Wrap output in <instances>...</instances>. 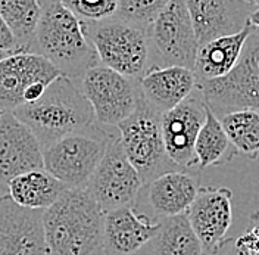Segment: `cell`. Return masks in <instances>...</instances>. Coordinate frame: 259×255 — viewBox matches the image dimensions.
Segmentation results:
<instances>
[{
  "instance_id": "1",
  "label": "cell",
  "mask_w": 259,
  "mask_h": 255,
  "mask_svg": "<svg viewBox=\"0 0 259 255\" xmlns=\"http://www.w3.org/2000/svg\"><path fill=\"white\" fill-rule=\"evenodd\" d=\"M49 255H105V212L87 188L65 189L43 211Z\"/></svg>"
},
{
  "instance_id": "2",
  "label": "cell",
  "mask_w": 259,
  "mask_h": 255,
  "mask_svg": "<svg viewBox=\"0 0 259 255\" xmlns=\"http://www.w3.org/2000/svg\"><path fill=\"white\" fill-rule=\"evenodd\" d=\"M41 16L35 34L34 53L41 55L62 76L77 83L84 72L100 64L96 49L82 22L61 0H38Z\"/></svg>"
},
{
  "instance_id": "3",
  "label": "cell",
  "mask_w": 259,
  "mask_h": 255,
  "mask_svg": "<svg viewBox=\"0 0 259 255\" xmlns=\"http://www.w3.org/2000/svg\"><path fill=\"white\" fill-rule=\"evenodd\" d=\"M14 114L35 134L43 151L66 134L96 123L90 102L66 76H59L38 100L16 108Z\"/></svg>"
},
{
  "instance_id": "4",
  "label": "cell",
  "mask_w": 259,
  "mask_h": 255,
  "mask_svg": "<svg viewBox=\"0 0 259 255\" xmlns=\"http://www.w3.org/2000/svg\"><path fill=\"white\" fill-rule=\"evenodd\" d=\"M81 22L102 65L134 80H140L152 66L146 28L116 16L96 22Z\"/></svg>"
},
{
  "instance_id": "5",
  "label": "cell",
  "mask_w": 259,
  "mask_h": 255,
  "mask_svg": "<svg viewBox=\"0 0 259 255\" xmlns=\"http://www.w3.org/2000/svg\"><path fill=\"white\" fill-rule=\"evenodd\" d=\"M113 136L97 123L66 134L43 151L45 170L68 189L85 188Z\"/></svg>"
},
{
  "instance_id": "6",
  "label": "cell",
  "mask_w": 259,
  "mask_h": 255,
  "mask_svg": "<svg viewBox=\"0 0 259 255\" xmlns=\"http://www.w3.org/2000/svg\"><path fill=\"white\" fill-rule=\"evenodd\" d=\"M161 118L142 96L136 111L116 126L124 152L145 185L165 173L183 171L166 154Z\"/></svg>"
},
{
  "instance_id": "7",
  "label": "cell",
  "mask_w": 259,
  "mask_h": 255,
  "mask_svg": "<svg viewBox=\"0 0 259 255\" xmlns=\"http://www.w3.org/2000/svg\"><path fill=\"white\" fill-rule=\"evenodd\" d=\"M206 106L218 118L234 111L259 112V34L252 32L236 66L224 77L197 81Z\"/></svg>"
},
{
  "instance_id": "8",
  "label": "cell",
  "mask_w": 259,
  "mask_h": 255,
  "mask_svg": "<svg viewBox=\"0 0 259 255\" xmlns=\"http://www.w3.org/2000/svg\"><path fill=\"white\" fill-rule=\"evenodd\" d=\"M147 34L152 66H183L193 69L199 42L186 0H171L150 24Z\"/></svg>"
},
{
  "instance_id": "9",
  "label": "cell",
  "mask_w": 259,
  "mask_h": 255,
  "mask_svg": "<svg viewBox=\"0 0 259 255\" xmlns=\"http://www.w3.org/2000/svg\"><path fill=\"white\" fill-rule=\"evenodd\" d=\"M78 87L90 102L96 123L103 127H116L136 111L142 99L139 80L102 64L87 69Z\"/></svg>"
},
{
  "instance_id": "10",
  "label": "cell",
  "mask_w": 259,
  "mask_h": 255,
  "mask_svg": "<svg viewBox=\"0 0 259 255\" xmlns=\"http://www.w3.org/2000/svg\"><path fill=\"white\" fill-rule=\"evenodd\" d=\"M143 185L142 177L124 152L118 133L111 139L85 188L106 214L118 208L133 207Z\"/></svg>"
},
{
  "instance_id": "11",
  "label": "cell",
  "mask_w": 259,
  "mask_h": 255,
  "mask_svg": "<svg viewBox=\"0 0 259 255\" xmlns=\"http://www.w3.org/2000/svg\"><path fill=\"white\" fill-rule=\"evenodd\" d=\"M199 191L197 177L187 171H169L143 185L133 208L155 222H162L186 214Z\"/></svg>"
},
{
  "instance_id": "12",
  "label": "cell",
  "mask_w": 259,
  "mask_h": 255,
  "mask_svg": "<svg viewBox=\"0 0 259 255\" xmlns=\"http://www.w3.org/2000/svg\"><path fill=\"white\" fill-rule=\"evenodd\" d=\"M206 103L197 90V95L192 93L176 108L162 114V136L166 154L183 171L194 167V146L206 120Z\"/></svg>"
},
{
  "instance_id": "13",
  "label": "cell",
  "mask_w": 259,
  "mask_h": 255,
  "mask_svg": "<svg viewBox=\"0 0 259 255\" xmlns=\"http://www.w3.org/2000/svg\"><path fill=\"white\" fill-rule=\"evenodd\" d=\"M0 255H49L41 209L19 207L9 195L0 199Z\"/></svg>"
},
{
  "instance_id": "14",
  "label": "cell",
  "mask_w": 259,
  "mask_h": 255,
  "mask_svg": "<svg viewBox=\"0 0 259 255\" xmlns=\"http://www.w3.org/2000/svg\"><path fill=\"white\" fill-rule=\"evenodd\" d=\"M43 168V148L35 134L14 112H0V183Z\"/></svg>"
},
{
  "instance_id": "15",
  "label": "cell",
  "mask_w": 259,
  "mask_h": 255,
  "mask_svg": "<svg viewBox=\"0 0 259 255\" xmlns=\"http://www.w3.org/2000/svg\"><path fill=\"white\" fill-rule=\"evenodd\" d=\"M233 192L227 188H202L186 212L205 254L217 255L233 223Z\"/></svg>"
},
{
  "instance_id": "16",
  "label": "cell",
  "mask_w": 259,
  "mask_h": 255,
  "mask_svg": "<svg viewBox=\"0 0 259 255\" xmlns=\"http://www.w3.org/2000/svg\"><path fill=\"white\" fill-rule=\"evenodd\" d=\"M59 76L61 71L37 53H14L0 61V112H14L24 105L32 84H50Z\"/></svg>"
},
{
  "instance_id": "17",
  "label": "cell",
  "mask_w": 259,
  "mask_h": 255,
  "mask_svg": "<svg viewBox=\"0 0 259 255\" xmlns=\"http://www.w3.org/2000/svg\"><path fill=\"white\" fill-rule=\"evenodd\" d=\"M199 46L242 31L256 9L247 0H186Z\"/></svg>"
},
{
  "instance_id": "18",
  "label": "cell",
  "mask_w": 259,
  "mask_h": 255,
  "mask_svg": "<svg viewBox=\"0 0 259 255\" xmlns=\"http://www.w3.org/2000/svg\"><path fill=\"white\" fill-rule=\"evenodd\" d=\"M162 222L139 214L134 208H118L105 214V255H137L159 232Z\"/></svg>"
},
{
  "instance_id": "19",
  "label": "cell",
  "mask_w": 259,
  "mask_h": 255,
  "mask_svg": "<svg viewBox=\"0 0 259 255\" xmlns=\"http://www.w3.org/2000/svg\"><path fill=\"white\" fill-rule=\"evenodd\" d=\"M139 83L143 99L161 114L176 108L197 87L193 69L183 66H152Z\"/></svg>"
},
{
  "instance_id": "20",
  "label": "cell",
  "mask_w": 259,
  "mask_h": 255,
  "mask_svg": "<svg viewBox=\"0 0 259 255\" xmlns=\"http://www.w3.org/2000/svg\"><path fill=\"white\" fill-rule=\"evenodd\" d=\"M255 27L247 22L242 31L218 37L199 46L193 72L197 81L215 80L227 76L242 56L244 45Z\"/></svg>"
},
{
  "instance_id": "21",
  "label": "cell",
  "mask_w": 259,
  "mask_h": 255,
  "mask_svg": "<svg viewBox=\"0 0 259 255\" xmlns=\"http://www.w3.org/2000/svg\"><path fill=\"white\" fill-rule=\"evenodd\" d=\"M65 189L64 183L45 168L24 173L8 183V195L16 205L41 211L53 205Z\"/></svg>"
},
{
  "instance_id": "22",
  "label": "cell",
  "mask_w": 259,
  "mask_h": 255,
  "mask_svg": "<svg viewBox=\"0 0 259 255\" xmlns=\"http://www.w3.org/2000/svg\"><path fill=\"white\" fill-rule=\"evenodd\" d=\"M137 255H206L186 214L162 220L161 229Z\"/></svg>"
},
{
  "instance_id": "23",
  "label": "cell",
  "mask_w": 259,
  "mask_h": 255,
  "mask_svg": "<svg viewBox=\"0 0 259 255\" xmlns=\"http://www.w3.org/2000/svg\"><path fill=\"white\" fill-rule=\"evenodd\" d=\"M237 154L239 152L230 142L220 118L208 108L206 120L194 146V167L208 168L223 165L230 162Z\"/></svg>"
},
{
  "instance_id": "24",
  "label": "cell",
  "mask_w": 259,
  "mask_h": 255,
  "mask_svg": "<svg viewBox=\"0 0 259 255\" xmlns=\"http://www.w3.org/2000/svg\"><path fill=\"white\" fill-rule=\"evenodd\" d=\"M0 15L14 32L16 53H34L35 34L41 16L38 0H0Z\"/></svg>"
},
{
  "instance_id": "25",
  "label": "cell",
  "mask_w": 259,
  "mask_h": 255,
  "mask_svg": "<svg viewBox=\"0 0 259 255\" xmlns=\"http://www.w3.org/2000/svg\"><path fill=\"white\" fill-rule=\"evenodd\" d=\"M231 144L252 160L259 155V112L243 110L227 114L220 118Z\"/></svg>"
},
{
  "instance_id": "26",
  "label": "cell",
  "mask_w": 259,
  "mask_h": 255,
  "mask_svg": "<svg viewBox=\"0 0 259 255\" xmlns=\"http://www.w3.org/2000/svg\"><path fill=\"white\" fill-rule=\"evenodd\" d=\"M169 2L171 0H118L115 16L147 30Z\"/></svg>"
},
{
  "instance_id": "27",
  "label": "cell",
  "mask_w": 259,
  "mask_h": 255,
  "mask_svg": "<svg viewBox=\"0 0 259 255\" xmlns=\"http://www.w3.org/2000/svg\"><path fill=\"white\" fill-rule=\"evenodd\" d=\"M81 21L96 22L113 18L118 11V0H61Z\"/></svg>"
},
{
  "instance_id": "28",
  "label": "cell",
  "mask_w": 259,
  "mask_h": 255,
  "mask_svg": "<svg viewBox=\"0 0 259 255\" xmlns=\"http://www.w3.org/2000/svg\"><path fill=\"white\" fill-rule=\"evenodd\" d=\"M0 49H3L9 53H16V50H18L15 35L11 31L9 25L6 24V21L3 19L2 15H0Z\"/></svg>"
},
{
  "instance_id": "29",
  "label": "cell",
  "mask_w": 259,
  "mask_h": 255,
  "mask_svg": "<svg viewBox=\"0 0 259 255\" xmlns=\"http://www.w3.org/2000/svg\"><path fill=\"white\" fill-rule=\"evenodd\" d=\"M217 255H252L242 243H239L237 239H228L224 240L223 246L220 248L218 254Z\"/></svg>"
},
{
  "instance_id": "30",
  "label": "cell",
  "mask_w": 259,
  "mask_h": 255,
  "mask_svg": "<svg viewBox=\"0 0 259 255\" xmlns=\"http://www.w3.org/2000/svg\"><path fill=\"white\" fill-rule=\"evenodd\" d=\"M249 22L255 27V28H259V8H256L250 16H249Z\"/></svg>"
},
{
  "instance_id": "31",
  "label": "cell",
  "mask_w": 259,
  "mask_h": 255,
  "mask_svg": "<svg viewBox=\"0 0 259 255\" xmlns=\"http://www.w3.org/2000/svg\"><path fill=\"white\" fill-rule=\"evenodd\" d=\"M6 195H8V185L0 183V199H2L3 196H6Z\"/></svg>"
},
{
  "instance_id": "32",
  "label": "cell",
  "mask_w": 259,
  "mask_h": 255,
  "mask_svg": "<svg viewBox=\"0 0 259 255\" xmlns=\"http://www.w3.org/2000/svg\"><path fill=\"white\" fill-rule=\"evenodd\" d=\"M11 55H14V53H9V52H6V50H3V49H0V61H3V59H6V58H9Z\"/></svg>"
},
{
  "instance_id": "33",
  "label": "cell",
  "mask_w": 259,
  "mask_h": 255,
  "mask_svg": "<svg viewBox=\"0 0 259 255\" xmlns=\"http://www.w3.org/2000/svg\"><path fill=\"white\" fill-rule=\"evenodd\" d=\"M252 6H255V8H259V0H247Z\"/></svg>"
}]
</instances>
